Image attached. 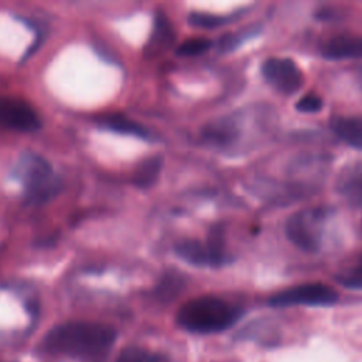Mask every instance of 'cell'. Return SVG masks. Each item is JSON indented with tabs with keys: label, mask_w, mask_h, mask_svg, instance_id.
Masks as SVG:
<instances>
[{
	"label": "cell",
	"mask_w": 362,
	"mask_h": 362,
	"mask_svg": "<svg viewBox=\"0 0 362 362\" xmlns=\"http://www.w3.org/2000/svg\"><path fill=\"white\" fill-rule=\"evenodd\" d=\"M117 362H168V359L161 354L140 346H127L120 352Z\"/></svg>",
	"instance_id": "cell-18"
},
{
	"label": "cell",
	"mask_w": 362,
	"mask_h": 362,
	"mask_svg": "<svg viewBox=\"0 0 362 362\" xmlns=\"http://www.w3.org/2000/svg\"><path fill=\"white\" fill-rule=\"evenodd\" d=\"M338 279H339L341 284H344V286H346V287H351V288H362V257H361L359 263H358L354 269L345 272V273H344L342 276H339Z\"/></svg>",
	"instance_id": "cell-22"
},
{
	"label": "cell",
	"mask_w": 362,
	"mask_h": 362,
	"mask_svg": "<svg viewBox=\"0 0 362 362\" xmlns=\"http://www.w3.org/2000/svg\"><path fill=\"white\" fill-rule=\"evenodd\" d=\"M98 123L103 127H107L116 133L122 134H132L136 137L146 139L148 137V132L146 127H143L140 123L126 117L124 115L120 113H109V115H102L98 119Z\"/></svg>",
	"instance_id": "cell-13"
},
{
	"label": "cell",
	"mask_w": 362,
	"mask_h": 362,
	"mask_svg": "<svg viewBox=\"0 0 362 362\" xmlns=\"http://www.w3.org/2000/svg\"><path fill=\"white\" fill-rule=\"evenodd\" d=\"M0 127L17 132H34L41 127V119L25 100L0 98Z\"/></svg>",
	"instance_id": "cell-7"
},
{
	"label": "cell",
	"mask_w": 362,
	"mask_h": 362,
	"mask_svg": "<svg viewBox=\"0 0 362 362\" xmlns=\"http://www.w3.org/2000/svg\"><path fill=\"white\" fill-rule=\"evenodd\" d=\"M212 47V41L202 37H194L189 40L182 41L177 49L175 54L178 57H195L206 52Z\"/></svg>",
	"instance_id": "cell-20"
},
{
	"label": "cell",
	"mask_w": 362,
	"mask_h": 362,
	"mask_svg": "<svg viewBox=\"0 0 362 362\" xmlns=\"http://www.w3.org/2000/svg\"><path fill=\"white\" fill-rule=\"evenodd\" d=\"M116 341L115 328L89 321H69L48 331L44 348L49 352L81 358L106 354Z\"/></svg>",
	"instance_id": "cell-1"
},
{
	"label": "cell",
	"mask_w": 362,
	"mask_h": 362,
	"mask_svg": "<svg viewBox=\"0 0 362 362\" xmlns=\"http://www.w3.org/2000/svg\"><path fill=\"white\" fill-rule=\"evenodd\" d=\"M238 136L236 126L229 122V120H219L216 123H209L204 130H202V137L216 146H225L229 144L235 137Z\"/></svg>",
	"instance_id": "cell-15"
},
{
	"label": "cell",
	"mask_w": 362,
	"mask_h": 362,
	"mask_svg": "<svg viewBox=\"0 0 362 362\" xmlns=\"http://www.w3.org/2000/svg\"><path fill=\"white\" fill-rule=\"evenodd\" d=\"M25 158L23 174L24 201L31 205L45 204L59 194L62 181L44 157L30 154Z\"/></svg>",
	"instance_id": "cell-3"
},
{
	"label": "cell",
	"mask_w": 362,
	"mask_h": 362,
	"mask_svg": "<svg viewBox=\"0 0 362 362\" xmlns=\"http://www.w3.org/2000/svg\"><path fill=\"white\" fill-rule=\"evenodd\" d=\"M185 284V280L181 274L175 273V272H170L165 273L161 280L158 281L156 290H154V296L160 300V301H171L174 300L182 290Z\"/></svg>",
	"instance_id": "cell-16"
},
{
	"label": "cell",
	"mask_w": 362,
	"mask_h": 362,
	"mask_svg": "<svg viewBox=\"0 0 362 362\" xmlns=\"http://www.w3.org/2000/svg\"><path fill=\"white\" fill-rule=\"evenodd\" d=\"M286 235L291 240V243H294L298 249L304 252H315L320 247L315 232L310 226L305 215L301 212H297L287 219Z\"/></svg>",
	"instance_id": "cell-8"
},
{
	"label": "cell",
	"mask_w": 362,
	"mask_h": 362,
	"mask_svg": "<svg viewBox=\"0 0 362 362\" xmlns=\"http://www.w3.org/2000/svg\"><path fill=\"white\" fill-rule=\"evenodd\" d=\"M321 54L328 59L362 58V37L337 35L327 40L321 47Z\"/></svg>",
	"instance_id": "cell-10"
},
{
	"label": "cell",
	"mask_w": 362,
	"mask_h": 362,
	"mask_svg": "<svg viewBox=\"0 0 362 362\" xmlns=\"http://www.w3.org/2000/svg\"><path fill=\"white\" fill-rule=\"evenodd\" d=\"M334 132L349 146L362 148V117L339 116L332 120Z\"/></svg>",
	"instance_id": "cell-12"
},
{
	"label": "cell",
	"mask_w": 362,
	"mask_h": 362,
	"mask_svg": "<svg viewBox=\"0 0 362 362\" xmlns=\"http://www.w3.org/2000/svg\"><path fill=\"white\" fill-rule=\"evenodd\" d=\"M230 18H233V17L232 16H221V14L204 13V11H192L188 16V23L192 27H197V28L212 30V28H218L221 25L228 24Z\"/></svg>",
	"instance_id": "cell-17"
},
{
	"label": "cell",
	"mask_w": 362,
	"mask_h": 362,
	"mask_svg": "<svg viewBox=\"0 0 362 362\" xmlns=\"http://www.w3.org/2000/svg\"><path fill=\"white\" fill-rule=\"evenodd\" d=\"M163 167V160L158 156L146 158L134 171L133 182L139 188H150L158 178Z\"/></svg>",
	"instance_id": "cell-14"
},
{
	"label": "cell",
	"mask_w": 362,
	"mask_h": 362,
	"mask_svg": "<svg viewBox=\"0 0 362 362\" xmlns=\"http://www.w3.org/2000/svg\"><path fill=\"white\" fill-rule=\"evenodd\" d=\"M262 75L277 92L284 95L296 93L304 83L298 65L290 58H269L262 64Z\"/></svg>",
	"instance_id": "cell-6"
},
{
	"label": "cell",
	"mask_w": 362,
	"mask_h": 362,
	"mask_svg": "<svg viewBox=\"0 0 362 362\" xmlns=\"http://www.w3.org/2000/svg\"><path fill=\"white\" fill-rule=\"evenodd\" d=\"M338 293L322 283H305L288 287L269 298L270 305H331L337 303Z\"/></svg>",
	"instance_id": "cell-5"
},
{
	"label": "cell",
	"mask_w": 362,
	"mask_h": 362,
	"mask_svg": "<svg viewBox=\"0 0 362 362\" xmlns=\"http://www.w3.org/2000/svg\"><path fill=\"white\" fill-rule=\"evenodd\" d=\"M175 253L185 262L194 266L218 267L226 262L223 236L221 228H214L209 232L208 240L199 242L195 239H185L175 245Z\"/></svg>",
	"instance_id": "cell-4"
},
{
	"label": "cell",
	"mask_w": 362,
	"mask_h": 362,
	"mask_svg": "<svg viewBox=\"0 0 362 362\" xmlns=\"http://www.w3.org/2000/svg\"><path fill=\"white\" fill-rule=\"evenodd\" d=\"M297 110L301 113H315L320 112L322 107V99L315 93H307L296 105Z\"/></svg>",
	"instance_id": "cell-21"
},
{
	"label": "cell",
	"mask_w": 362,
	"mask_h": 362,
	"mask_svg": "<svg viewBox=\"0 0 362 362\" xmlns=\"http://www.w3.org/2000/svg\"><path fill=\"white\" fill-rule=\"evenodd\" d=\"M257 33L256 27H250L246 30H242L239 33H229L225 34L222 38L218 41V51L219 52H230L236 49L245 40L253 37Z\"/></svg>",
	"instance_id": "cell-19"
},
{
	"label": "cell",
	"mask_w": 362,
	"mask_h": 362,
	"mask_svg": "<svg viewBox=\"0 0 362 362\" xmlns=\"http://www.w3.org/2000/svg\"><path fill=\"white\" fill-rule=\"evenodd\" d=\"M242 317V310L215 296H202L182 304L175 322L195 334H216L230 328Z\"/></svg>",
	"instance_id": "cell-2"
},
{
	"label": "cell",
	"mask_w": 362,
	"mask_h": 362,
	"mask_svg": "<svg viewBox=\"0 0 362 362\" xmlns=\"http://www.w3.org/2000/svg\"><path fill=\"white\" fill-rule=\"evenodd\" d=\"M175 41V31L171 21L165 14L157 13L153 24L150 38L144 48L146 57H157L158 54L167 51Z\"/></svg>",
	"instance_id": "cell-9"
},
{
	"label": "cell",
	"mask_w": 362,
	"mask_h": 362,
	"mask_svg": "<svg viewBox=\"0 0 362 362\" xmlns=\"http://www.w3.org/2000/svg\"><path fill=\"white\" fill-rule=\"evenodd\" d=\"M338 191L354 201H362V161L345 167L338 177Z\"/></svg>",
	"instance_id": "cell-11"
}]
</instances>
